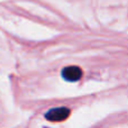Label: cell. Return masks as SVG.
<instances>
[{"label":"cell","mask_w":128,"mask_h":128,"mask_svg":"<svg viewBox=\"0 0 128 128\" xmlns=\"http://www.w3.org/2000/svg\"><path fill=\"white\" fill-rule=\"evenodd\" d=\"M68 116H70V110L65 107H60V108H54L48 110L45 117L50 122H63Z\"/></svg>","instance_id":"cell-1"},{"label":"cell","mask_w":128,"mask_h":128,"mask_svg":"<svg viewBox=\"0 0 128 128\" xmlns=\"http://www.w3.org/2000/svg\"><path fill=\"white\" fill-rule=\"evenodd\" d=\"M62 76L66 81H78L82 76V70L79 66H68V68H64L62 70Z\"/></svg>","instance_id":"cell-2"}]
</instances>
